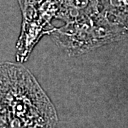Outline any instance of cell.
<instances>
[{
    "label": "cell",
    "instance_id": "1",
    "mask_svg": "<svg viewBox=\"0 0 128 128\" xmlns=\"http://www.w3.org/2000/svg\"><path fill=\"white\" fill-rule=\"evenodd\" d=\"M54 105L27 68L0 64V128H56Z\"/></svg>",
    "mask_w": 128,
    "mask_h": 128
},
{
    "label": "cell",
    "instance_id": "2",
    "mask_svg": "<svg viewBox=\"0 0 128 128\" xmlns=\"http://www.w3.org/2000/svg\"><path fill=\"white\" fill-rule=\"evenodd\" d=\"M58 11L56 16L67 22L90 18L100 12L98 0H56Z\"/></svg>",
    "mask_w": 128,
    "mask_h": 128
},
{
    "label": "cell",
    "instance_id": "3",
    "mask_svg": "<svg viewBox=\"0 0 128 128\" xmlns=\"http://www.w3.org/2000/svg\"><path fill=\"white\" fill-rule=\"evenodd\" d=\"M100 12L110 23L128 30V0H102Z\"/></svg>",
    "mask_w": 128,
    "mask_h": 128
},
{
    "label": "cell",
    "instance_id": "4",
    "mask_svg": "<svg viewBox=\"0 0 128 128\" xmlns=\"http://www.w3.org/2000/svg\"><path fill=\"white\" fill-rule=\"evenodd\" d=\"M46 0H18L22 13L37 10Z\"/></svg>",
    "mask_w": 128,
    "mask_h": 128
},
{
    "label": "cell",
    "instance_id": "5",
    "mask_svg": "<svg viewBox=\"0 0 128 128\" xmlns=\"http://www.w3.org/2000/svg\"><path fill=\"white\" fill-rule=\"evenodd\" d=\"M102 0H98V2H100V3H101V2H102Z\"/></svg>",
    "mask_w": 128,
    "mask_h": 128
}]
</instances>
